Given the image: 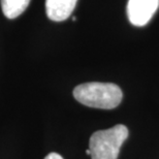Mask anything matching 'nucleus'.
<instances>
[{
    "instance_id": "obj_2",
    "label": "nucleus",
    "mask_w": 159,
    "mask_h": 159,
    "mask_svg": "<svg viewBox=\"0 0 159 159\" xmlns=\"http://www.w3.org/2000/svg\"><path fill=\"white\" fill-rule=\"evenodd\" d=\"M128 136L126 126L119 124L106 130H98L91 135L89 150L92 159H117L121 146Z\"/></svg>"
},
{
    "instance_id": "obj_3",
    "label": "nucleus",
    "mask_w": 159,
    "mask_h": 159,
    "mask_svg": "<svg viewBox=\"0 0 159 159\" xmlns=\"http://www.w3.org/2000/svg\"><path fill=\"white\" fill-rule=\"evenodd\" d=\"M159 7V0H128L127 16L134 26L148 24Z\"/></svg>"
},
{
    "instance_id": "obj_4",
    "label": "nucleus",
    "mask_w": 159,
    "mask_h": 159,
    "mask_svg": "<svg viewBox=\"0 0 159 159\" xmlns=\"http://www.w3.org/2000/svg\"><path fill=\"white\" fill-rule=\"evenodd\" d=\"M78 0H46V11L50 20L62 22L70 17Z\"/></svg>"
},
{
    "instance_id": "obj_1",
    "label": "nucleus",
    "mask_w": 159,
    "mask_h": 159,
    "mask_svg": "<svg viewBox=\"0 0 159 159\" xmlns=\"http://www.w3.org/2000/svg\"><path fill=\"white\" fill-rule=\"evenodd\" d=\"M74 96L80 103L103 110L115 109L122 100V90L112 83H85L77 86Z\"/></svg>"
},
{
    "instance_id": "obj_7",
    "label": "nucleus",
    "mask_w": 159,
    "mask_h": 159,
    "mask_svg": "<svg viewBox=\"0 0 159 159\" xmlns=\"http://www.w3.org/2000/svg\"><path fill=\"white\" fill-rule=\"evenodd\" d=\"M86 154H87V155H91V152H90L89 149H88V150H86Z\"/></svg>"
},
{
    "instance_id": "obj_5",
    "label": "nucleus",
    "mask_w": 159,
    "mask_h": 159,
    "mask_svg": "<svg viewBox=\"0 0 159 159\" xmlns=\"http://www.w3.org/2000/svg\"><path fill=\"white\" fill-rule=\"evenodd\" d=\"M4 16L7 19H16L26 11L30 0H0Z\"/></svg>"
},
{
    "instance_id": "obj_6",
    "label": "nucleus",
    "mask_w": 159,
    "mask_h": 159,
    "mask_svg": "<svg viewBox=\"0 0 159 159\" xmlns=\"http://www.w3.org/2000/svg\"><path fill=\"white\" fill-rule=\"evenodd\" d=\"M44 159H63V158L58 153H50Z\"/></svg>"
}]
</instances>
